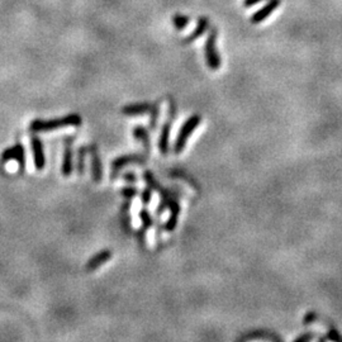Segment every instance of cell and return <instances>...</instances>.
<instances>
[{
    "label": "cell",
    "instance_id": "cell-1",
    "mask_svg": "<svg viewBox=\"0 0 342 342\" xmlns=\"http://www.w3.org/2000/svg\"><path fill=\"white\" fill-rule=\"evenodd\" d=\"M82 124V118L80 114H69L59 119H36L30 124V129L32 132H51L60 129L62 127H79Z\"/></svg>",
    "mask_w": 342,
    "mask_h": 342
},
{
    "label": "cell",
    "instance_id": "cell-14",
    "mask_svg": "<svg viewBox=\"0 0 342 342\" xmlns=\"http://www.w3.org/2000/svg\"><path fill=\"white\" fill-rule=\"evenodd\" d=\"M208 28H209V21H208V18L200 17L198 19L196 28L193 31V33H191V35H189V37H188L184 42L185 43H190V42L195 41V39H198L200 36H203L205 32H207Z\"/></svg>",
    "mask_w": 342,
    "mask_h": 342
},
{
    "label": "cell",
    "instance_id": "cell-24",
    "mask_svg": "<svg viewBox=\"0 0 342 342\" xmlns=\"http://www.w3.org/2000/svg\"><path fill=\"white\" fill-rule=\"evenodd\" d=\"M314 319H316V314H314V313H309V314L305 316V318H304V325H309Z\"/></svg>",
    "mask_w": 342,
    "mask_h": 342
},
{
    "label": "cell",
    "instance_id": "cell-8",
    "mask_svg": "<svg viewBox=\"0 0 342 342\" xmlns=\"http://www.w3.org/2000/svg\"><path fill=\"white\" fill-rule=\"evenodd\" d=\"M88 152L90 153L91 158V176H93V180L95 183H100L103 179V170L98 147L95 145H90L88 147Z\"/></svg>",
    "mask_w": 342,
    "mask_h": 342
},
{
    "label": "cell",
    "instance_id": "cell-4",
    "mask_svg": "<svg viewBox=\"0 0 342 342\" xmlns=\"http://www.w3.org/2000/svg\"><path fill=\"white\" fill-rule=\"evenodd\" d=\"M145 162H146V156L138 155V153H135V155L120 156V157L115 158V160L112 162V167H111L112 179L117 178L120 170H122L124 166H127V165H131V164L144 165Z\"/></svg>",
    "mask_w": 342,
    "mask_h": 342
},
{
    "label": "cell",
    "instance_id": "cell-5",
    "mask_svg": "<svg viewBox=\"0 0 342 342\" xmlns=\"http://www.w3.org/2000/svg\"><path fill=\"white\" fill-rule=\"evenodd\" d=\"M176 107L174 104L173 100H170V113H169V120L164 123L162 129H161L160 140H158V149H160L161 155H167L169 152V138H170V131H171V123H173L174 115L176 113Z\"/></svg>",
    "mask_w": 342,
    "mask_h": 342
},
{
    "label": "cell",
    "instance_id": "cell-17",
    "mask_svg": "<svg viewBox=\"0 0 342 342\" xmlns=\"http://www.w3.org/2000/svg\"><path fill=\"white\" fill-rule=\"evenodd\" d=\"M171 22H173L174 27H175L178 31H183L185 28V27L189 24L190 22V18L188 17V15H183V14H174L173 15V19H171Z\"/></svg>",
    "mask_w": 342,
    "mask_h": 342
},
{
    "label": "cell",
    "instance_id": "cell-16",
    "mask_svg": "<svg viewBox=\"0 0 342 342\" xmlns=\"http://www.w3.org/2000/svg\"><path fill=\"white\" fill-rule=\"evenodd\" d=\"M86 152H88V147L81 146L77 151V161H76V171L80 176L84 174L85 171V156H86Z\"/></svg>",
    "mask_w": 342,
    "mask_h": 342
},
{
    "label": "cell",
    "instance_id": "cell-9",
    "mask_svg": "<svg viewBox=\"0 0 342 342\" xmlns=\"http://www.w3.org/2000/svg\"><path fill=\"white\" fill-rule=\"evenodd\" d=\"M31 146H32V153L36 169L43 170L44 165H46V156H44L42 141L39 140L37 136H33V137L31 138Z\"/></svg>",
    "mask_w": 342,
    "mask_h": 342
},
{
    "label": "cell",
    "instance_id": "cell-20",
    "mask_svg": "<svg viewBox=\"0 0 342 342\" xmlns=\"http://www.w3.org/2000/svg\"><path fill=\"white\" fill-rule=\"evenodd\" d=\"M151 196H152L151 188L147 187L146 189H144L142 191H141V200H142V203H144L145 205L149 204V203L151 202Z\"/></svg>",
    "mask_w": 342,
    "mask_h": 342
},
{
    "label": "cell",
    "instance_id": "cell-18",
    "mask_svg": "<svg viewBox=\"0 0 342 342\" xmlns=\"http://www.w3.org/2000/svg\"><path fill=\"white\" fill-rule=\"evenodd\" d=\"M158 113H160V108H158V104H153V108L151 111V118H150V128L155 129L156 124H157L158 119Z\"/></svg>",
    "mask_w": 342,
    "mask_h": 342
},
{
    "label": "cell",
    "instance_id": "cell-6",
    "mask_svg": "<svg viewBox=\"0 0 342 342\" xmlns=\"http://www.w3.org/2000/svg\"><path fill=\"white\" fill-rule=\"evenodd\" d=\"M15 160L19 165V170L23 171L26 169V152H24V146L21 144H17L12 147H8L5 151L1 153V161L8 162V161Z\"/></svg>",
    "mask_w": 342,
    "mask_h": 342
},
{
    "label": "cell",
    "instance_id": "cell-21",
    "mask_svg": "<svg viewBox=\"0 0 342 342\" xmlns=\"http://www.w3.org/2000/svg\"><path fill=\"white\" fill-rule=\"evenodd\" d=\"M123 180L128 183H137V175L135 173H124L123 175Z\"/></svg>",
    "mask_w": 342,
    "mask_h": 342
},
{
    "label": "cell",
    "instance_id": "cell-13",
    "mask_svg": "<svg viewBox=\"0 0 342 342\" xmlns=\"http://www.w3.org/2000/svg\"><path fill=\"white\" fill-rule=\"evenodd\" d=\"M140 218L141 221H142V227L140 228L137 236H138V240H140L141 245H144L145 234H146L147 229H149L150 227H152V225H153V218H152V216L150 214V212L147 211L146 208H144V209L140 212Z\"/></svg>",
    "mask_w": 342,
    "mask_h": 342
},
{
    "label": "cell",
    "instance_id": "cell-3",
    "mask_svg": "<svg viewBox=\"0 0 342 342\" xmlns=\"http://www.w3.org/2000/svg\"><path fill=\"white\" fill-rule=\"evenodd\" d=\"M217 36H218V31L216 28H212L204 44L205 60H207L209 69L213 71L220 70L221 68V57L217 51Z\"/></svg>",
    "mask_w": 342,
    "mask_h": 342
},
{
    "label": "cell",
    "instance_id": "cell-11",
    "mask_svg": "<svg viewBox=\"0 0 342 342\" xmlns=\"http://www.w3.org/2000/svg\"><path fill=\"white\" fill-rule=\"evenodd\" d=\"M153 104L152 103H135V104H129V106L123 107L122 113L128 117H133V115H141V114L151 113Z\"/></svg>",
    "mask_w": 342,
    "mask_h": 342
},
{
    "label": "cell",
    "instance_id": "cell-12",
    "mask_svg": "<svg viewBox=\"0 0 342 342\" xmlns=\"http://www.w3.org/2000/svg\"><path fill=\"white\" fill-rule=\"evenodd\" d=\"M112 255L113 254H112L111 250H102V251L98 252L97 255H94L93 258L86 263L85 269L88 270V271H94V270H97L98 267L104 265L107 261L111 260Z\"/></svg>",
    "mask_w": 342,
    "mask_h": 342
},
{
    "label": "cell",
    "instance_id": "cell-10",
    "mask_svg": "<svg viewBox=\"0 0 342 342\" xmlns=\"http://www.w3.org/2000/svg\"><path fill=\"white\" fill-rule=\"evenodd\" d=\"M280 3H281V0H269V1L263 6V8L259 9L258 12L254 13V14L251 15V18H250L251 23L258 24L265 21L266 18L269 17L274 10H276V8L280 5Z\"/></svg>",
    "mask_w": 342,
    "mask_h": 342
},
{
    "label": "cell",
    "instance_id": "cell-7",
    "mask_svg": "<svg viewBox=\"0 0 342 342\" xmlns=\"http://www.w3.org/2000/svg\"><path fill=\"white\" fill-rule=\"evenodd\" d=\"M73 142L74 140L71 137L66 138L65 141V150H64V160H62L61 173L64 176H70L74 171V151H73Z\"/></svg>",
    "mask_w": 342,
    "mask_h": 342
},
{
    "label": "cell",
    "instance_id": "cell-22",
    "mask_svg": "<svg viewBox=\"0 0 342 342\" xmlns=\"http://www.w3.org/2000/svg\"><path fill=\"white\" fill-rule=\"evenodd\" d=\"M326 339L328 340H332V341H337V342H342V337L340 336L339 332L335 330H331L330 334H328V336L326 337Z\"/></svg>",
    "mask_w": 342,
    "mask_h": 342
},
{
    "label": "cell",
    "instance_id": "cell-25",
    "mask_svg": "<svg viewBox=\"0 0 342 342\" xmlns=\"http://www.w3.org/2000/svg\"><path fill=\"white\" fill-rule=\"evenodd\" d=\"M260 1H263V0H245V1H243V5H245L246 8H250V6L252 5H256V4L260 3Z\"/></svg>",
    "mask_w": 342,
    "mask_h": 342
},
{
    "label": "cell",
    "instance_id": "cell-2",
    "mask_svg": "<svg viewBox=\"0 0 342 342\" xmlns=\"http://www.w3.org/2000/svg\"><path fill=\"white\" fill-rule=\"evenodd\" d=\"M200 120H202L200 115L194 114V115H191V117L183 124L182 128H180V131H179L178 133L175 144H174V152H175V153H182V152L184 151L190 135H191V133L195 131L196 127L200 124Z\"/></svg>",
    "mask_w": 342,
    "mask_h": 342
},
{
    "label": "cell",
    "instance_id": "cell-15",
    "mask_svg": "<svg viewBox=\"0 0 342 342\" xmlns=\"http://www.w3.org/2000/svg\"><path fill=\"white\" fill-rule=\"evenodd\" d=\"M133 137L140 141L142 146H144L145 151L149 153L150 150H151V144H150V135L147 129L142 126H137L136 128H133Z\"/></svg>",
    "mask_w": 342,
    "mask_h": 342
},
{
    "label": "cell",
    "instance_id": "cell-23",
    "mask_svg": "<svg viewBox=\"0 0 342 342\" xmlns=\"http://www.w3.org/2000/svg\"><path fill=\"white\" fill-rule=\"evenodd\" d=\"M313 334H305V335H302L301 337H298V339L294 340V342H309L310 340H313Z\"/></svg>",
    "mask_w": 342,
    "mask_h": 342
},
{
    "label": "cell",
    "instance_id": "cell-19",
    "mask_svg": "<svg viewBox=\"0 0 342 342\" xmlns=\"http://www.w3.org/2000/svg\"><path fill=\"white\" fill-rule=\"evenodd\" d=\"M120 194H122V195L126 199H132V198H135V196L138 194V189L135 187L123 188V189H120Z\"/></svg>",
    "mask_w": 342,
    "mask_h": 342
}]
</instances>
